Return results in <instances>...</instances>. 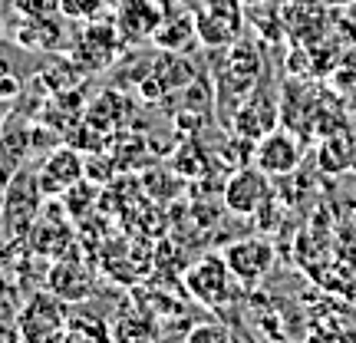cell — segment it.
I'll return each instance as SVG.
<instances>
[{"label": "cell", "mask_w": 356, "mask_h": 343, "mask_svg": "<svg viewBox=\"0 0 356 343\" xmlns=\"http://www.w3.org/2000/svg\"><path fill=\"white\" fill-rule=\"evenodd\" d=\"M73 231L66 228V221L60 215H56V208H47V215L37 218V225L30 228V234H26V241H30V248H33V255L40 257H50V261H56V257H66L70 251H73Z\"/></svg>", "instance_id": "9c48e42d"}, {"label": "cell", "mask_w": 356, "mask_h": 343, "mask_svg": "<svg viewBox=\"0 0 356 343\" xmlns=\"http://www.w3.org/2000/svg\"><path fill=\"white\" fill-rule=\"evenodd\" d=\"M225 261L241 284H257L274 264V248L264 238H241L225 251Z\"/></svg>", "instance_id": "52a82bcc"}, {"label": "cell", "mask_w": 356, "mask_h": 343, "mask_svg": "<svg viewBox=\"0 0 356 343\" xmlns=\"http://www.w3.org/2000/svg\"><path fill=\"white\" fill-rule=\"evenodd\" d=\"M43 189H40V175L30 168H20L10 178V185L3 191V228L10 238H26L30 228L37 225L40 212H43Z\"/></svg>", "instance_id": "7a4b0ae2"}, {"label": "cell", "mask_w": 356, "mask_h": 343, "mask_svg": "<svg viewBox=\"0 0 356 343\" xmlns=\"http://www.w3.org/2000/svg\"><path fill=\"white\" fill-rule=\"evenodd\" d=\"M231 280L234 271L228 267L225 255H204L185 271V287L204 307H221L231 297Z\"/></svg>", "instance_id": "3957f363"}, {"label": "cell", "mask_w": 356, "mask_h": 343, "mask_svg": "<svg viewBox=\"0 0 356 343\" xmlns=\"http://www.w3.org/2000/svg\"><path fill=\"white\" fill-rule=\"evenodd\" d=\"M267 198H270V185H267L264 168H241L225 185V205H228L231 215H257L267 205Z\"/></svg>", "instance_id": "5b68a950"}, {"label": "cell", "mask_w": 356, "mask_h": 343, "mask_svg": "<svg viewBox=\"0 0 356 343\" xmlns=\"http://www.w3.org/2000/svg\"><path fill=\"white\" fill-rule=\"evenodd\" d=\"M330 3H350V0H330Z\"/></svg>", "instance_id": "603a6c76"}, {"label": "cell", "mask_w": 356, "mask_h": 343, "mask_svg": "<svg viewBox=\"0 0 356 343\" xmlns=\"http://www.w3.org/2000/svg\"><path fill=\"white\" fill-rule=\"evenodd\" d=\"M56 343H113V340H106V337H99V333L83 330V327H76V324H66V330L56 337Z\"/></svg>", "instance_id": "ac0fdd59"}, {"label": "cell", "mask_w": 356, "mask_h": 343, "mask_svg": "<svg viewBox=\"0 0 356 343\" xmlns=\"http://www.w3.org/2000/svg\"><path fill=\"white\" fill-rule=\"evenodd\" d=\"M17 43L33 53H53L63 43V30L53 20V13L50 17H24L20 30H17Z\"/></svg>", "instance_id": "8fae6325"}, {"label": "cell", "mask_w": 356, "mask_h": 343, "mask_svg": "<svg viewBox=\"0 0 356 343\" xmlns=\"http://www.w3.org/2000/svg\"><path fill=\"white\" fill-rule=\"evenodd\" d=\"M115 343H155V327L145 317H122L113 327Z\"/></svg>", "instance_id": "5bb4252c"}, {"label": "cell", "mask_w": 356, "mask_h": 343, "mask_svg": "<svg viewBox=\"0 0 356 343\" xmlns=\"http://www.w3.org/2000/svg\"><path fill=\"white\" fill-rule=\"evenodd\" d=\"M37 175H40L43 195H66L76 182L86 178V162H83V155H79L76 145H60V149H53V152L43 159V166L37 168Z\"/></svg>", "instance_id": "277c9868"}, {"label": "cell", "mask_w": 356, "mask_h": 343, "mask_svg": "<svg viewBox=\"0 0 356 343\" xmlns=\"http://www.w3.org/2000/svg\"><path fill=\"white\" fill-rule=\"evenodd\" d=\"M7 185H10V175H7V172H0V198H3V191H7Z\"/></svg>", "instance_id": "7402d4cb"}, {"label": "cell", "mask_w": 356, "mask_h": 343, "mask_svg": "<svg viewBox=\"0 0 356 343\" xmlns=\"http://www.w3.org/2000/svg\"><path fill=\"white\" fill-rule=\"evenodd\" d=\"M13 7L24 17H50L60 7V0H13Z\"/></svg>", "instance_id": "e0dca14e"}, {"label": "cell", "mask_w": 356, "mask_h": 343, "mask_svg": "<svg viewBox=\"0 0 356 343\" xmlns=\"http://www.w3.org/2000/svg\"><path fill=\"white\" fill-rule=\"evenodd\" d=\"M30 149H33V136L26 126L3 129L0 132V172H7L13 178L24 168V159L30 155Z\"/></svg>", "instance_id": "7c38bea8"}, {"label": "cell", "mask_w": 356, "mask_h": 343, "mask_svg": "<svg viewBox=\"0 0 356 343\" xmlns=\"http://www.w3.org/2000/svg\"><path fill=\"white\" fill-rule=\"evenodd\" d=\"M20 79L13 77V73H0V99H17V96H20Z\"/></svg>", "instance_id": "d6986e66"}, {"label": "cell", "mask_w": 356, "mask_h": 343, "mask_svg": "<svg viewBox=\"0 0 356 343\" xmlns=\"http://www.w3.org/2000/svg\"><path fill=\"white\" fill-rule=\"evenodd\" d=\"M228 330L225 327H215V324H202L185 337V343H228Z\"/></svg>", "instance_id": "2e32d148"}, {"label": "cell", "mask_w": 356, "mask_h": 343, "mask_svg": "<svg viewBox=\"0 0 356 343\" xmlns=\"http://www.w3.org/2000/svg\"><path fill=\"white\" fill-rule=\"evenodd\" d=\"M7 119H10V99H0V132L7 129Z\"/></svg>", "instance_id": "44dd1931"}, {"label": "cell", "mask_w": 356, "mask_h": 343, "mask_svg": "<svg viewBox=\"0 0 356 343\" xmlns=\"http://www.w3.org/2000/svg\"><path fill=\"white\" fill-rule=\"evenodd\" d=\"M60 13L66 20H96L102 13V0H60Z\"/></svg>", "instance_id": "9a60e30c"}, {"label": "cell", "mask_w": 356, "mask_h": 343, "mask_svg": "<svg viewBox=\"0 0 356 343\" xmlns=\"http://www.w3.org/2000/svg\"><path fill=\"white\" fill-rule=\"evenodd\" d=\"M43 287H50L66 304H79V301H89V297H92V271H89L83 261H76L73 255L56 257V261H50V267H47Z\"/></svg>", "instance_id": "8992f818"}, {"label": "cell", "mask_w": 356, "mask_h": 343, "mask_svg": "<svg viewBox=\"0 0 356 343\" xmlns=\"http://www.w3.org/2000/svg\"><path fill=\"white\" fill-rule=\"evenodd\" d=\"M254 162L267 175H291L293 168L300 166V145L284 129H270L264 139L257 142Z\"/></svg>", "instance_id": "ba28073f"}, {"label": "cell", "mask_w": 356, "mask_h": 343, "mask_svg": "<svg viewBox=\"0 0 356 343\" xmlns=\"http://www.w3.org/2000/svg\"><path fill=\"white\" fill-rule=\"evenodd\" d=\"M270 129H274V102L270 99H251L238 109V136L261 142Z\"/></svg>", "instance_id": "4fadbf2b"}, {"label": "cell", "mask_w": 356, "mask_h": 343, "mask_svg": "<svg viewBox=\"0 0 356 343\" xmlns=\"http://www.w3.org/2000/svg\"><path fill=\"white\" fill-rule=\"evenodd\" d=\"M0 40H3V20H0Z\"/></svg>", "instance_id": "cb8c5ba5"}, {"label": "cell", "mask_w": 356, "mask_h": 343, "mask_svg": "<svg viewBox=\"0 0 356 343\" xmlns=\"http://www.w3.org/2000/svg\"><path fill=\"white\" fill-rule=\"evenodd\" d=\"M119 33L126 40H145L155 33V26H162V13L155 10L149 0H126L119 7Z\"/></svg>", "instance_id": "30bf717a"}, {"label": "cell", "mask_w": 356, "mask_h": 343, "mask_svg": "<svg viewBox=\"0 0 356 343\" xmlns=\"http://www.w3.org/2000/svg\"><path fill=\"white\" fill-rule=\"evenodd\" d=\"M66 324H70V304L60 301L50 287H43L20 304L17 317H13V330L20 343H56V337L66 330Z\"/></svg>", "instance_id": "6da1fadb"}, {"label": "cell", "mask_w": 356, "mask_h": 343, "mask_svg": "<svg viewBox=\"0 0 356 343\" xmlns=\"http://www.w3.org/2000/svg\"><path fill=\"white\" fill-rule=\"evenodd\" d=\"M307 343H350V340L337 330H320V333H310V340Z\"/></svg>", "instance_id": "ffe728a7"}]
</instances>
